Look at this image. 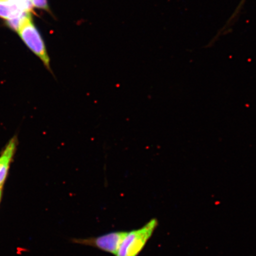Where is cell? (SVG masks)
Returning <instances> with one entry per match:
<instances>
[{
    "mask_svg": "<svg viewBox=\"0 0 256 256\" xmlns=\"http://www.w3.org/2000/svg\"><path fill=\"white\" fill-rule=\"evenodd\" d=\"M16 144V138H14L6 146L4 152L0 156V190H2L7 178L10 166L14 154Z\"/></svg>",
    "mask_w": 256,
    "mask_h": 256,
    "instance_id": "4",
    "label": "cell"
},
{
    "mask_svg": "<svg viewBox=\"0 0 256 256\" xmlns=\"http://www.w3.org/2000/svg\"><path fill=\"white\" fill-rule=\"evenodd\" d=\"M158 226V220L152 219L142 228L127 232L116 256H138L152 238Z\"/></svg>",
    "mask_w": 256,
    "mask_h": 256,
    "instance_id": "1",
    "label": "cell"
},
{
    "mask_svg": "<svg viewBox=\"0 0 256 256\" xmlns=\"http://www.w3.org/2000/svg\"><path fill=\"white\" fill-rule=\"evenodd\" d=\"M126 232H114L88 238H73L72 242L91 246L116 256L122 242L126 235Z\"/></svg>",
    "mask_w": 256,
    "mask_h": 256,
    "instance_id": "3",
    "label": "cell"
},
{
    "mask_svg": "<svg viewBox=\"0 0 256 256\" xmlns=\"http://www.w3.org/2000/svg\"><path fill=\"white\" fill-rule=\"evenodd\" d=\"M30 14V12H28V14L22 16V17L15 18L12 19V20H8V24L10 26V27L12 28V30L18 31L23 19L26 17V16Z\"/></svg>",
    "mask_w": 256,
    "mask_h": 256,
    "instance_id": "6",
    "label": "cell"
},
{
    "mask_svg": "<svg viewBox=\"0 0 256 256\" xmlns=\"http://www.w3.org/2000/svg\"><path fill=\"white\" fill-rule=\"evenodd\" d=\"M30 12H25L14 0H0V18L12 20L22 17Z\"/></svg>",
    "mask_w": 256,
    "mask_h": 256,
    "instance_id": "5",
    "label": "cell"
},
{
    "mask_svg": "<svg viewBox=\"0 0 256 256\" xmlns=\"http://www.w3.org/2000/svg\"><path fill=\"white\" fill-rule=\"evenodd\" d=\"M2 198V190H0V202H1Z\"/></svg>",
    "mask_w": 256,
    "mask_h": 256,
    "instance_id": "8",
    "label": "cell"
},
{
    "mask_svg": "<svg viewBox=\"0 0 256 256\" xmlns=\"http://www.w3.org/2000/svg\"><path fill=\"white\" fill-rule=\"evenodd\" d=\"M18 32L22 40L30 48L32 52L42 60L44 66L51 72L50 59L48 55L46 46L40 32L32 22L30 14L23 19Z\"/></svg>",
    "mask_w": 256,
    "mask_h": 256,
    "instance_id": "2",
    "label": "cell"
},
{
    "mask_svg": "<svg viewBox=\"0 0 256 256\" xmlns=\"http://www.w3.org/2000/svg\"><path fill=\"white\" fill-rule=\"evenodd\" d=\"M31 1L34 7L49 10L47 0H31Z\"/></svg>",
    "mask_w": 256,
    "mask_h": 256,
    "instance_id": "7",
    "label": "cell"
}]
</instances>
